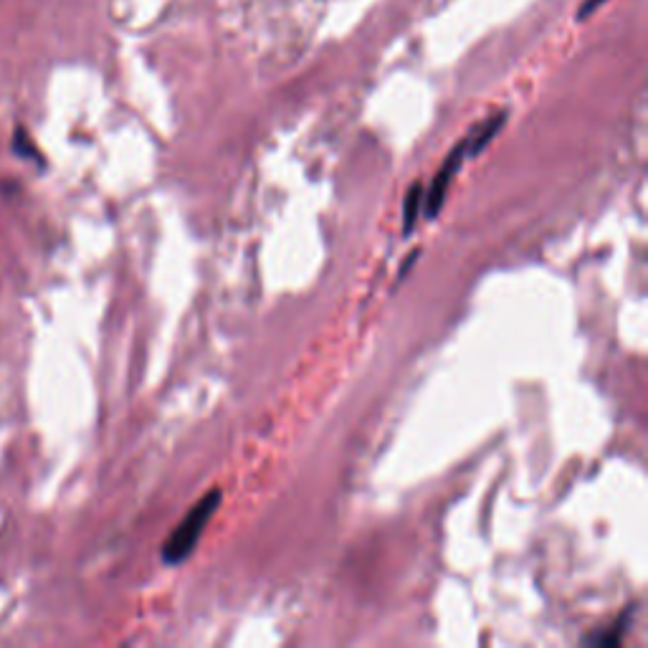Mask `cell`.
<instances>
[{
  "label": "cell",
  "instance_id": "cell-1",
  "mask_svg": "<svg viewBox=\"0 0 648 648\" xmlns=\"http://www.w3.org/2000/svg\"><path fill=\"white\" fill-rule=\"evenodd\" d=\"M221 496V489H210L208 494L201 496L190 507V512L180 519V525L172 529V534L165 540V545H162V552H160L162 555V563L175 567V565L188 560L190 555H193V549L201 542L208 522L213 519V514L218 512Z\"/></svg>",
  "mask_w": 648,
  "mask_h": 648
},
{
  "label": "cell",
  "instance_id": "cell-4",
  "mask_svg": "<svg viewBox=\"0 0 648 648\" xmlns=\"http://www.w3.org/2000/svg\"><path fill=\"white\" fill-rule=\"evenodd\" d=\"M504 122H507V112H496L492 117H486V120H481L469 132V135L463 137V145H466V154L469 157H477L496 135H499V130L504 127Z\"/></svg>",
  "mask_w": 648,
  "mask_h": 648
},
{
  "label": "cell",
  "instance_id": "cell-3",
  "mask_svg": "<svg viewBox=\"0 0 648 648\" xmlns=\"http://www.w3.org/2000/svg\"><path fill=\"white\" fill-rule=\"evenodd\" d=\"M633 613H636V605H626V611L618 615V618H613L611 623L600 626V628H596L593 633H585L581 644H585V646H600V648L618 646V644H623L626 633L631 631Z\"/></svg>",
  "mask_w": 648,
  "mask_h": 648
},
{
  "label": "cell",
  "instance_id": "cell-2",
  "mask_svg": "<svg viewBox=\"0 0 648 648\" xmlns=\"http://www.w3.org/2000/svg\"><path fill=\"white\" fill-rule=\"evenodd\" d=\"M466 145H463V139H461L459 145L451 150V154L444 160V165H441V170L433 175V180H431V186L423 188V216H426L428 221H433L439 213H441V208L446 203V193L451 188V180L456 178V172L461 170V165L466 162Z\"/></svg>",
  "mask_w": 648,
  "mask_h": 648
},
{
  "label": "cell",
  "instance_id": "cell-6",
  "mask_svg": "<svg viewBox=\"0 0 648 648\" xmlns=\"http://www.w3.org/2000/svg\"><path fill=\"white\" fill-rule=\"evenodd\" d=\"M603 3H605V0H585V3L581 5V13H578V16H581V18L590 16V13L596 11L597 5H603Z\"/></svg>",
  "mask_w": 648,
  "mask_h": 648
},
{
  "label": "cell",
  "instance_id": "cell-5",
  "mask_svg": "<svg viewBox=\"0 0 648 648\" xmlns=\"http://www.w3.org/2000/svg\"><path fill=\"white\" fill-rule=\"evenodd\" d=\"M421 210H423V186L413 183L406 193V201H403V233H413Z\"/></svg>",
  "mask_w": 648,
  "mask_h": 648
}]
</instances>
